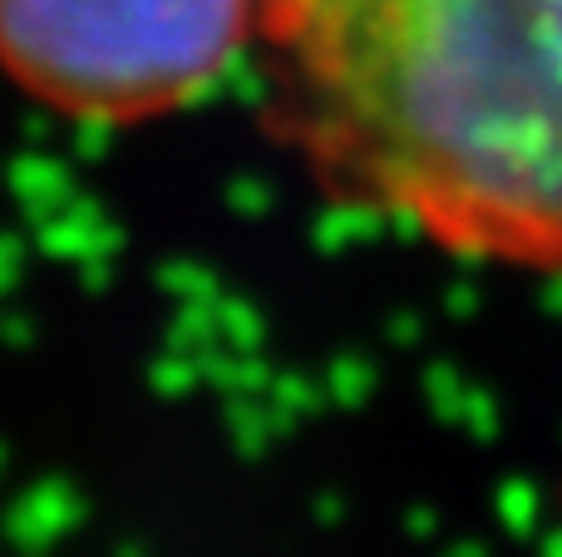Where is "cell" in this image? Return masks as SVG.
Instances as JSON below:
<instances>
[{
	"label": "cell",
	"mask_w": 562,
	"mask_h": 557,
	"mask_svg": "<svg viewBox=\"0 0 562 557\" xmlns=\"http://www.w3.org/2000/svg\"><path fill=\"white\" fill-rule=\"evenodd\" d=\"M252 45L326 197L562 276V0H257Z\"/></svg>",
	"instance_id": "1"
},
{
	"label": "cell",
	"mask_w": 562,
	"mask_h": 557,
	"mask_svg": "<svg viewBox=\"0 0 562 557\" xmlns=\"http://www.w3.org/2000/svg\"><path fill=\"white\" fill-rule=\"evenodd\" d=\"M257 0H0V65L75 118L188 109L252 49Z\"/></svg>",
	"instance_id": "2"
}]
</instances>
